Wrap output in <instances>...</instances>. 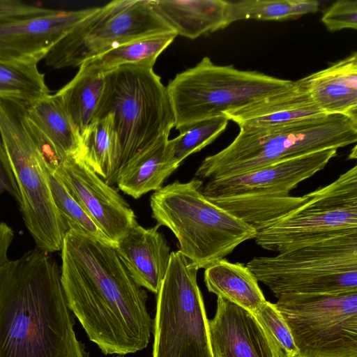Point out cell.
<instances>
[{
	"label": "cell",
	"mask_w": 357,
	"mask_h": 357,
	"mask_svg": "<svg viewBox=\"0 0 357 357\" xmlns=\"http://www.w3.org/2000/svg\"><path fill=\"white\" fill-rule=\"evenodd\" d=\"M321 22L330 31L357 29V1L339 0L324 13Z\"/></svg>",
	"instance_id": "cell-32"
},
{
	"label": "cell",
	"mask_w": 357,
	"mask_h": 357,
	"mask_svg": "<svg viewBox=\"0 0 357 357\" xmlns=\"http://www.w3.org/2000/svg\"><path fill=\"white\" fill-rule=\"evenodd\" d=\"M271 338L279 357H296L298 350L291 333L275 303L266 301L252 313Z\"/></svg>",
	"instance_id": "cell-31"
},
{
	"label": "cell",
	"mask_w": 357,
	"mask_h": 357,
	"mask_svg": "<svg viewBox=\"0 0 357 357\" xmlns=\"http://www.w3.org/2000/svg\"><path fill=\"white\" fill-rule=\"evenodd\" d=\"M176 36L171 32L131 41L91 58L79 67L102 74L125 65L153 68L159 55Z\"/></svg>",
	"instance_id": "cell-25"
},
{
	"label": "cell",
	"mask_w": 357,
	"mask_h": 357,
	"mask_svg": "<svg viewBox=\"0 0 357 357\" xmlns=\"http://www.w3.org/2000/svg\"><path fill=\"white\" fill-rule=\"evenodd\" d=\"M27 114L50 140L61 163L68 158L81 160V135L56 93L27 104Z\"/></svg>",
	"instance_id": "cell-23"
},
{
	"label": "cell",
	"mask_w": 357,
	"mask_h": 357,
	"mask_svg": "<svg viewBox=\"0 0 357 357\" xmlns=\"http://www.w3.org/2000/svg\"><path fill=\"white\" fill-rule=\"evenodd\" d=\"M203 181H176L155 191L150 198L158 226L169 229L178 251L198 270L206 268L232 253L257 232L210 202L202 193Z\"/></svg>",
	"instance_id": "cell-5"
},
{
	"label": "cell",
	"mask_w": 357,
	"mask_h": 357,
	"mask_svg": "<svg viewBox=\"0 0 357 357\" xmlns=\"http://www.w3.org/2000/svg\"><path fill=\"white\" fill-rule=\"evenodd\" d=\"M298 18L295 0L229 1L228 23L243 20H286Z\"/></svg>",
	"instance_id": "cell-30"
},
{
	"label": "cell",
	"mask_w": 357,
	"mask_h": 357,
	"mask_svg": "<svg viewBox=\"0 0 357 357\" xmlns=\"http://www.w3.org/2000/svg\"><path fill=\"white\" fill-rule=\"evenodd\" d=\"M157 15L176 33L195 39L229 26V1L150 0Z\"/></svg>",
	"instance_id": "cell-20"
},
{
	"label": "cell",
	"mask_w": 357,
	"mask_h": 357,
	"mask_svg": "<svg viewBox=\"0 0 357 357\" xmlns=\"http://www.w3.org/2000/svg\"><path fill=\"white\" fill-rule=\"evenodd\" d=\"M307 200L257 232L256 243L278 253L357 231V166L307 194Z\"/></svg>",
	"instance_id": "cell-13"
},
{
	"label": "cell",
	"mask_w": 357,
	"mask_h": 357,
	"mask_svg": "<svg viewBox=\"0 0 357 357\" xmlns=\"http://www.w3.org/2000/svg\"><path fill=\"white\" fill-rule=\"evenodd\" d=\"M246 266L277 298L357 291V231L275 256L255 257Z\"/></svg>",
	"instance_id": "cell-8"
},
{
	"label": "cell",
	"mask_w": 357,
	"mask_h": 357,
	"mask_svg": "<svg viewBox=\"0 0 357 357\" xmlns=\"http://www.w3.org/2000/svg\"><path fill=\"white\" fill-rule=\"evenodd\" d=\"M116 357H123L122 355H118Z\"/></svg>",
	"instance_id": "cell-37"
},
{
	"label": "cell",
	"mask_w": 357,
	"mask_h": 357,
	"mask_svg": "<svg viewBox=\"0 0 357 357\" xmlns=\"http://www.w3.org/2000/svg\"><path fill=\"white\" fill-rule=\"evenodd\" d=\"M50 187L56 206L69 229L81 231L103 243H115L100 229L86 211L73 197L55 172L50 170Z\"/></svg>",
	"instance_id": "cell-28"
},
{
	"label": "cell",
	"mask_w": 357,
	"mask_h": 357,
	"mask_svg": "<svg viewBox=\"0 0 357 357\" xmlns=\"http://www.w3.org/2000/svg\"><path fill=\"white\" fill-rule=\"evenodd\" d=\"M81 162L105 181L110 172L115 150V137L109 116L93 121L81 133Z\"/></svg>",
	"instance_id": "cell-27"
},
{
	"label": "cell",
	"mask_w": 357,
	"mask_h": 357,
	"mask_svg": "<svg viewBox=\"0 0 357 357\" xmlns=\"http://www.w3.org/2000/svg\"><path fill=\"white\" fill-rule=\"evenodd\" d=\"M357 157V150H356V146L355 145L353 149L351 150V152L349 155V159H356Z\"/></svg>",
	"instance_id": "cell-36"
},
{
	"label": "cell",
	"mask_w": 357,
	"mask_h": 357,
	"mask_svg": "<svg viewBox=\"0 0 357 357\" xmlns=\"http://www.w3.org/2000/svg\"><path fill=\"white\" fill-rule=\"evenodd\" d=\"M171 32L150 0H115L96 7L55 44L45 61L54 69L79 68L123 44Z\"/></svg>",
	"instance_id": "cell-12"
},
{
	"label": "cell",
	"mask_w": 357,
	"mask_h": 357,
	"mask_svg": "<svg viewBox=\"0 0 357 357\" xmlns=\"http://www.w3.org/2000/svg\"><path fill=\"white\" fill-rule=\"evenodd\" d=\"M240 128L261 129L324 114L300 80L289 89L263 98L225 114Z\"/></svg>",
	"instance_id": "cell-18"
},
{
	"label": "cell",
	"mask_w": 357,
	"mask_h": 357,
	"mask_svg": "<svg viewBox=\"0 0 357 357\" xmlns=\"http://www.w3.org/2000/svg\"><path fill=\"white\" fill-rule=\"evenodd\" d=\"M180 165L174 156L173 141L165 135L132 158L118 176L116 184L124 193L138 199L160 190Z\"/></svg>",
	"instance_id": "cell-21"
},
{
	"label": "cell",
	"mask_w": 357,
	"mask_h": 357,
	"mask_svg": "<svg viewBox=\"0 0 357 357\" xmlns=\"http://www.w3.org/2000/svg\"><path fill=\"white\" fill-rule=\"evenodd\" d=\"M5 192L20 204V195L17 184L0 135V195Z\"/></svg>",
	"instance_id": "cell-34"
},
{
	"label": "cell",
	"mask_w": 357,
	"mask_h": 357,
	"mask_svg": "<svg viewBox=\"0 0 357 357\" xmlns=\"http://www.w3.org/2000/svg\"><path fill=\"white\" fill-rule=\"evenodd\" d=\"M158 228L156 225L147 229L137 223L114 247L134 281L156 294L167 272L172 252Z\"/></svg>",
	"instance_id": "cell-17"
},
{
	"label": "cell",
	"mask_w": 357,
	"mask_h": 357,
	"mask_svg": "<svg viewBox=\"0 0 357 357\" xmlns=\"http://www.w3.org/2000/svg\"><path fill=\"white\" fill-rule=\"evenodd\" d=\"M294 84L257 71L218 66L205 56L176 74L166 88L178 130L286 91Z\"/></svg>",
	"instance_id": "cell-9"
},
{
	"label": "cell",
	"mask_w": 357,
	"mask_h": 357,
	"mask_svg": "<svg viewBox=\"0 0 357 357\" xmlns=\"http://www.w3.org/2000/svg\"><path fill=\"white\" fill-rule=\"evenodd\" d=\"M61 282L68 305L105 354L145 349L153 330L147 294L114 247L73 229L61 248Z\"/></svg>",
	"instance_id": "cell-1"
},
{
	"label": "cell",
	"mask_w": 357,
	"mask_h": 357,
	"mask_svg": "<svg viewBox=\"0 0 357 357\" xmlns=\"http://www.w3.org/2000/svg\"><path fill=\"white\" fill-rule=\"evenodd\" d=\"M56 10L17 0H0V23L50 15Z\"/></svg>",
	"instance_id": "cell-33"
},
{
	"label": "cell",
	"mask_w": 357,
	"mask_h": 357,
	"mask_svg": "<svg viewBox=\"0 0 357 357\" xmlns=\"http://www.w3.org/2000/svg\"><path fill=\"white\" fill-rule=\"evenodd\" d=\"M61 268L35 248L0 268V357H87Z\"/></svg>",
	"instance_id": "cell-2"
},
{
	"label": "cell",
	"mask_w": 357,
	"mask_h": 357,
	"mask_svg": "<svg viewBox=\"0 0 357 357\" xmlns=\"http://www.w3.org/2000/svg\"><path fill=\"white\" fill-rule=\"evenodd\" d=\"M109 116L115 150L105 181L116 184L124 167L174 127L167 88L153 68L125 65L106 73V86L96 119Z\"/></svg>",
	"instance_id": "cell-3"
},
{
	"label": "cell",
	"mask_w": 357,
	"mask_h": 357,
	"mask_svg": "<svg viewBox=\"0 0 357 357\" xmlns=\"http://www.w3.org/2000/svg\"><path fill=\"white\" fill-rule=\"evenodd\" d=\"M319 109L357 122V52L299 79Z\"/></svg>",
	"instance_id": "cell-19"
},
{
	"label": "cell",
	"mask_w": 357,
	"mask_h": 357,
	"mask_svg": "<svg viewBox=\"0 0 357 357\" xmlns=\"http://www.w3.org/2000/svg\"><path fill=\"white\" fill-rule=\"evenodd\" d=\"M52 171L115 245L137 223L122 196L82 162L68 158Z\"/></svg>",
	"instance_id": "cell-14"
},
{
	"label": "cell",
	"mask_w": 357,
	"mask_h": 357,
	"mask_svg": "<svg viewBox=\"0 0 357 357\" xmlns=\"http://www.w3.org/2000/svg\"><path fill=\"white\" fill-rule=\"evenodd\" d=\"M327 149L282 160L235 176L207 181L203 195L259 232L303 204L307 194L291 191L324 169L336 156Z\"/></svg>",
	"instance_id": "cell-6"
},
{
	"label": "cell",
	"mask_w": 357,
	"mask_h": 357,
	"mask_svg": "<svg viewBox=\"0 0 357 357\" xmlns=\"http://www.w3.org/2000/svg\"><path fill=\"white\" fill-rule=\"evenodd\" d=\"M14 238L13 229L6 222H0V268L8 261V252Z\"/></svg>",
	"instance_id": "cell-35"
},
{
	"label": "cell",
	"mask_w": 357,
	"mask_h": 357,
	"mask_svg": "<svg viewBox=\"0 0 357 357\" xmlns=\"http://www.w3.org/2000/svg\"><path fill=\"white\" fill-rule=\"evenodd\" d=\"M106 86V74L79 67L56 94L80 135L96 120Z\"/></svg>",
	"instance_id": "cell-24"
},
{
	"label": "cell",
	"mask_w": 357,
	"mask_h": 357,
	"mask_svg": "<svg viewBox=\"0 0 357 357\" xmlns=\"http://www.w3.org/2000/svg\"><path fill=\"white\" fill-rule=\"evenodd\" d=\"M208 331L213 357H279L254 315L221 297L215 317L208 320Z\"/></svg>",
	"instance_id": "cell-16"
},
{
	"label": "cell",
	"mask_w": 357,
	"mask_h": 357,
	"mask_svg": "<svg viewBox=\"0 0 357 357\" xmlns=\"http://www.w3.org/2000/svg\"><path fill=\"white\" fill-rule=\"evenodd\" d=\"M96 7L54 13L0 23V59L38 63L79 22Z\"/></svg>",
	"instance_id": "cell-15"
},
{
	"label": "cell",
	"mask_w": 357,
	"mask_h": 357,
	"mask_svg": "<svg viewBox=\"0 0 357 357\" xmlns=\"http://www.w3.org/2000/svg\"><path fill=\"white\" fill-rule=\"evenodd\" d=\"M50 93L38 64L0 59V98L31 104Z\"/></svg>",
	"instance_id": "cell-26"
},
{
	"label": "cell",
	"mask_w": 357,
	"mask_h": 357,
	"mask_svg": "<svg viewBox=\"0 0 357 357\" xmlns=\"http://www.w3.org/2000/svg\"><path fill=\"white\" fill-rule=\"evenodd\" d=\"M275 304L298 350L296 357H357V291L284 294Z\"/></svg>",
	"instance_id": "cell-11"
},
{
	"label": "cell",
	"mask_w": 357,
	"mask_h": 357,
	"mask_svg": "<svg viewBox=\"0 0 357 357\" xmlns=\"http://www.w3.org/2000/svg\"><path fill=\"white\" fill-rule=\"evenodd\" d=\"M225 115L202 120L178 130L172 139L174 156L179 162L190 155L201 151L212 143L227 128Z\"/></svg>",
	"instance_id": "cell-29"
},
{
	"label": "cell",
	"mask_w": 357,
	"mask_h": 357,
	"mask_svg": "<svg viewBox=\"0 0 357 357\" xmlns=\"http://www.w3.org/2000/svg\"><path fill=\"white\" fill-rule=\"evenodd\" d=\"M27 104L0 98V135L20 195L24 223L45 252L61 250L68 227L54 203L50 172L26 129Z\"/></svg>",
	"instance_id": "cell-7"
},
{
	"label": "cell",
	"mask_w": 357,
	"mask_h": 357,
	"mask_svg": "<svg viewBox=\"0 0 357 357\" xmlns=\"http://www.w3.org/2000/svg\"><path fill=\"white\" fill-rule=\"evenodd\" d=\"M198 269L172 252L157 293L152 357H213Z\"/></svg>",
	"instance_id": "cell-10"
},
{
	"label": "cell",
	"mask_w": 357,
	"mask_h": 357,
	"mask_svg": "<svg viewBox=\"0 0 357 357\" xmlns=\"http://www.w3.org/2000/svg\"><path fill=\"white\" fill-rule=\"evenodd\" d=\"M204 282L208 291L236 304L251 313L266 301L258 281L241 263L221 259L205 268Z\"/></svg>",
	"instance_id": "cell-22"
},
{
	"label": "cell",
	"mask_w": 357,
	"mask_h": 357,
	"mask_svg": "<svg viewBox=\"0 0 357 357\" xmlns=\"http://www.w3.org/2000/svg\"><path fill=\"white\" fill-rule=\"evenodd\" d=\"M357 122L340 114L323 115L261 129H244L220 151L204 159L195 178L216 180L327 149L356 144Z\"/></svg>",
	"instance_id": "cell-4"
}]
</instances>
